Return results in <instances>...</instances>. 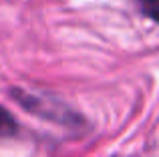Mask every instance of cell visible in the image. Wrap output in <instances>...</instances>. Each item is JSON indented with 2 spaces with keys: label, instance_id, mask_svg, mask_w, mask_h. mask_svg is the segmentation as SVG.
<instances>
[{
  "label": "cell",
  "instance_id": "1",
  "mask_svg": "<svg viewBox=\"0 0 159 157\" xmlns=\"http://www.w3.org/2000/svg\"><path fill=\"white\" fill-rule=\"evenodd\" d=\"M10 95L16 99V103L22 109L30 111V113L39 115L43 119L61 123V125H69V127H77V123H81L79 115L70 107H66L65 103L57 101V99H48V97H43V95H32L22 89H10Z\"/></svg>",
  "mask_w": 159,
  "mask_h": 157
},
{
  "label": "cell",
  "instance_id": "2",
  "mask_svg": "<svg viewBox=\"0 0 159 157\" xmlns=\"http://www.w3.org/2000/svg\"><path fill=\"white\" fill-rule=\"evenodd\" d=\"M18 133V123L16 119L0 105V139L4 137H12V135Z\"/></svg>",
  "mask_w": 159,
  "mask_h": 157
},
{
  "label": "cell",
  "instance_id": "3",
  "mask_svg": "<svg viewBox=\"0 0 159 157\" xmlns=\"http://www.w3.org/2000/svg\"><path fill=\"white\" fill-rule=\"evenodd\" d=\"M139 8L147 18L159 24V0H139Z\"/></svg>",
  "mask_w": 159,
  "mask_h": 157
}]
</instances>
